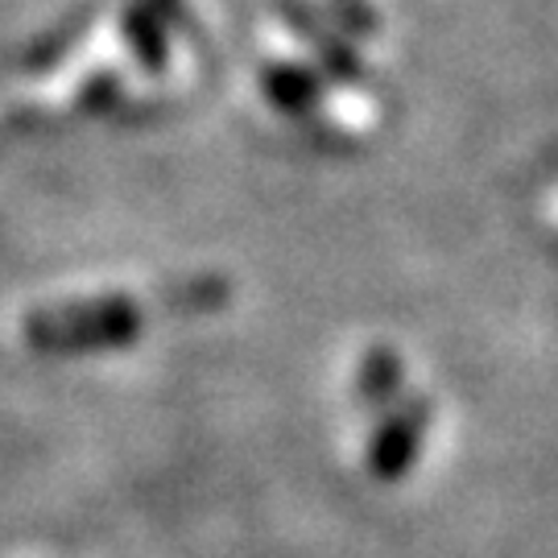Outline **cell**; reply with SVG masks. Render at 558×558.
Returning <instances> with one entry per match:
<instances>
[{"label": "cell", "mask_w": 558, "mask_h": 558, "mask_svg": "<svg viewBox=\"0 0 558 558\" xmlns=\"http://www.w3.org/2000/svg\"><path fill=\"white\" fill-rule=\"evenodd\" d=\"M145 331V311L129 294L62 302L34 311L21 336L41 356H87V352H117L133 348Z\"/></svg>", "instance_id": "cell-1"}, {"label": "cell", "mask_w": 558, "mask_h": 558, "mask_svg": "<svg viewBox=\"0 0 558 558\" xmlns=\"http://www.w3.org/2000/svg\"><path fill=\"white\" fill-rule=\"evenodd\" d=\"M426 422H430V401L426 398H405L385 410L377 435L368 442V476L380 484H398L426 439Z\"/></svg>", "instance_id": "cell-2"}, {"label": "cell", "mask_w": 558, "mask_h": 558, "mask_svg": "<svg viewBox=\"0 0 558 558\" xmlns=\"http://www.w3.org/2000/svg\"><path fill=\"white\" fill-rule=\"evenodd\" d=\"M278 4L281 21L299 34L311 50H315V59H319L323 75L336 83H364V59L356 54V46L352 41H343L339 34H331L327 25L319 21V13L306 4V0H274Z\"/></svg>", "instance_id": "cell-3"}, {"label": "cell", "mask_w": 558, "mask_h": 558, "mask_svg": "<svg viewBox=\"0 0 558 558\" xmlns=\"http://www.w3.org/2000/svg\"><path fill=\"white\" fill-rule=\"evenodd\" d=\"M179 17H182V0H133L124 9V17H120L124 41L133 46V54H137V62L149 75L166 71V59H170L166 34H170V25Z\"/></svg>", "instance_id": "cell-4"}, {"label": "cell", "mask_w": 558, "mask_h": 558, "mask_svg": "<svg viewBox=\"0 0 558 558\" xmlns=\"http://www.w3.org/2000/svg\"><path fill=\"white\" fill-rule=\"evenodd\" d=\"M265 96L269 104L294 120H306L315 108H319V92H323V75L311 71V66H299V62H269L265 66Z\"/></svg>", "instance_id": "cell-5"}, {"label": "cell", "mask_w": 558, "mask_h": 558, "mask_svg": "<svg viewBox=\"0 0 558 558\" xmlns=\"http://www.w3.org/2000/svg\"><path fill=\"white\" fill-rule=\"evenodd\" d=\"M401 356L393 348H373L364 364H360V377H356V398L364 410H389L401 393Z\"/></svg>", "instance_id": "cell-6"}, {"label": "cell", "mask_w": 558, "mask_h": 558, "mask_svg": "<svg viewBox=\"0 0 558 558\" xmlns=\"http://www.w3.org/2000/svg\"><path fill=\"white\" fill-rule=\"evenodd\" d=\"M336 17L343 34H352V38H368L377 29V13L364 0H336Z\"/></svg>", "instance_id": "cell-7"}]
</instances>
